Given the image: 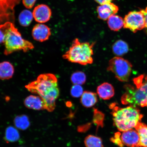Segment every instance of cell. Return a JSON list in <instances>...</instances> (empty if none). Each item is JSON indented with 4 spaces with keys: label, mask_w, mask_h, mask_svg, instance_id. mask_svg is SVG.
Wrapping results in <instances>:
<instances>
[{
    "label": "cell",
    "mask_w": 147,
    "mask_h": 147,
    "mask_svg": "<svg viewBox=\"0 0 147 147\" xmlns=\"http://www.w3.org/2000/svg\"><path fill=\"white\" fill-rule=\"evenodd\" d=\"M121 139L123 145L129 147H140L139 136L135 129L123 132Z\"/></svg>",
    "instance_id": "9c48e42d"
},
{
    "label": "cell",
    "mask_w": 147,
    "mask_h": 147,
    "mask_svg": "<svg viewBox=\"0 0 147 147\" xmlns=\"http://www.w3.org/2000/svg\"><path fill=\"white\" fill-rule=\"evenodd\" d=\"M141 11L142 12L143 16H144L145 27L147 28V7L146 8V10H141Z\"/></svg>",
    "instance_id": "83f0119b"
},
{
    "label": "cell",
    "mask_w": 147,
    "mask_h": 147,
    "mask_svg": "<svg viewBox=\"0 0 147 147\" xmlns=\"http://www.w3.org/2000/svg\"><path fill=\"white\" fill-rule=\"evenodd\" d=\"M31 93L38 94L43 101L44 110L53 112L56 107V100L59 95L58 80L52 74L40 75L37 80L25 86Z\"/></svg>",
    "instance_id": "6da1fadb"
},
{
    "label": "cell",
    "mask_w": 147,
    "mask_h": 147,
    "mask_svg": "<svg viewBox=\"0 0 147 147\" xmlns=\"http://www.w3.org/2000/svg\"><path fill=\"white\" fill-rule=\"evenodd\" d=\"M18 130L12 126H9L5 130L4 139L7 143L16 142L20 139Z\"/></svg>",
    "instance_id": "ffe728a7"
},
{
    "label": "cell",
    "mask_w": 147,
    "mask_h": 147,
    "mask_svg": "<svg viewBox=\"0 0 147 147\" xmlns=\"http://www.w3.org/2000/svg\"><path fill=\"white\" fill-rule=\"evenodd\" d=\"M140 137V147H147V125L140 122L135 127Z\"/></svg>",
    "instance_id": "ac0fdd59"
},
{
    "label": "cell",
    "mask_w": 147,
    "mask_h": 147,
    "mask_svg": "<svg viewBox=\"0 0 147 147\" xmlns=\"http://www.w3.org/2000/svg\"><path fill=\"white\" fill-rule=\"evenodd\" d=\"M14 71L13 65L10 62L4 61L0 63V79L8 80L11 78Z\"/></svg>",
    "instance_id": "2e32d148"
},
{
    "label": "cell",
    "mask_w": 147,
    "mask_h": 147,
    "mask_svg": "<svg viewBox=\"0 0 147 147\" xmlns=\"http://www.w3.org/2000/svg\"><path fill=\"white\" fill-rule=\"evenodd\" d=\"M94 1L100 5L111 2L112 0H94Z\"/></svg>",
    "instance_id": "f1b7e54d"
},
{
    "label": "cell",
    "mask_w": 147,
    "mask_h": 147,
    "mask_svg": "<svg viewBox=\"0 0 147 147\" xmlns=\"http://www.w3.org/2000/svg\"><path fill=\"white\" fill-rule=\"evenodd\" d=\"M112 50L114 54L117 56H122L128 53L129 47L126 42L122 40H119L113 44Z\"/></svg>",
    "instance_id": "d6986e66"
},
{
    "label": "cell",
    "mask_w": 147,
    "mask_h": 147,
    "mask_svg": "<svg viewBox=\"0 0 147 147\" xmlns=\"http://www.w3.org/2000/svg\"><path fill=\"white\" fill-rule=\"evenodd\" d=\"M113 111L114 124L121 131H125L135 128L138 123L141 122L143 115L137 108L129 106L120 108L115 104L110 106Z\"/></svg>",
    "instance_id": "3957f363"
},
{
    "label": "cell",
    "mask_w": 147,
    "mask_h": 147,
    "mask_svg": "<svg viewBox=\"0 0 147 147\" xmlns=\"http://www.w3.org/2000/svg\"><path fill=\"white\" fill-rule=\"evenodd\" d=\"M132 67L128 61L115 57L109 61L107 70L113 73L115 78L119 81L127 82L131 74Z\"/></svg>",
    "instance_id": "8992f818"
},
{
    "label": "cell",
    "mask_w": 147,
    "mask_h": 147,
    "mask_svg": "<svg viewBox=\"0 0 147 147\" xmlns=\"http://www.w3.org/2000/svg\"><path fill=\"white\" fill-rule=\"evenodd\" d=\"M95 43L81 42L78 38L74 40L69 50L64 54L63 58L72 63L86 65L93 62V48Z\"/></svg>",
    "instance_id": "277c9868"
},
{
    "label": "cell",
    "mask_w": 147,
    "mask_h": 147,
    "mask_svg": "<svg viewBox=\"0 0 147 147\" xmlns=\"http://www.w3.org/2000/svg\"><path fill=\"white\" fill-rule=\"evenodd\" d=\"M71 80L74 84L81 85L85 83L86 76L85 73L81 71H77L71 75Z\"/></svg>",
    "instance_id": "cb8c5ba5"
},
{
    "label": "cell",
    "mask_w": 147,
    "mask_h": 147,
    "mask_svg": "<svg viewBox=\"0 0 147 147\" xmlns=\"http://www.w3.org/2000/svg\"><path fill=\"white\" fill-rule=\"evenodd\" d=\"M20 0H0V23L9 20L14 14V8Z\"/></svg>",
    "instance_id": "ba28073f"
},
{
    "label": "cell",
    "mask_w": 147,
    "mask_h": 147,
    "mask_svg": "<svg viewBox=\"0 0 147 147\" xmlns=\"http://www.w3.org/2000/svg\"><path fill=\"white\" fill-rule=\"evenodd\" d=\"M24 104L28 109L36 110H44V103L39 96L31 95L25 98Z\"/></svg>",
    "instance_id": "5bb4252c"
},
{
    "label": "cell",
    "mask_w": 147,
    "mask_h": 147,
    "mask_svg": "<svg viewBox=\"0 0 147 147\" xmlns=\"http://www.w3.org/2000/svg\"><path fill=\"white\" fill-rule=\"evenodd\" d=\"M124 27L129 29L134 33L146 27L142 12L141 11H133L129 12L124 19Z\"/></svg>",
    "instance_id": "52a82bcc"
},
{
    "label": "cell",
    "mask_w": 147,
    "mask_h": 147,
    "mask_svg": "<svg viewBox=\"0 0 147 147\" xmlns=\"http://www.w3.org/2000/svg\"><path fill=\"white\" fill-rule=\"evenodd\" d=\"M32 34L34 40L43 42L49 39L51 33L50 29L47 26L37 24L33 28Z\"/></svg>",
    "instance_id": "7c38bea8"
},
{
    "label": "cell",
    "mask_w": 147,
    "mask_h": 147,
    "mask_svg": "<svg viewBox=\"0 0 147 147\" xmlns=\"http://www.w3.org/2000/svg\"><path fill=\"white\" fill-rule=\"evenodd\" d=\"M4 43V53L5 55L20 51L26 52L34 48V46L31 42L22 37L21 34L13 23L5 34Z\"/></svg>",
    "instance_id": "5b68a950"
},
{
    "label": "cell",
    "mask_w": 147,
    "mask_h": 147,
    "mask_svg": "<svg viewBox=\"0 0 147 147\" xmlns=\"http://www.w3.org/2000/svg\"><path fill=\"white\" fill-rule=\"evenodd\" d=\"M97 92L99 97L104 100H109L114 96L115 91L113 85L108 82H104L98 86Z\"/></svg>",
    "instance_id": "4fadbf2b"
},
{
    "label": "cell",
    "mask_w": 147,
    "mask_h": 147,
    "mask_svg": "<svg viewBox=\"0 0 147 147\" xmlns=\"http://www.w3.org/2000/svg\"><path fill=\"white\" fill-rule=\"evenodd\" d=\"M119 10L118 6L112 2L100 5L97 8L98 18L104 21L107 20L110 16L117 13Z\"/></svg>",
    "instance_id": "30bf717a"
},
{
    "label": "cell",
    "mask_w": 147,
    "mask_h": 147,
    "mask_svg": "<svg viewBox=\"0 0 147 147\" xmlns=\"http://www.w3.org/2000/svg\"><path fill=\"white\" fill-rule=\"evenodd\" d=\"M83 92V89L81 85L74 84L71 88V96L75 98H78L81 96Z\"/></svg>",
    "instance_id": "484cf974"
},
{
    "label": "cell",
    "mask_w": 147,
    "mask_h": 147,
    "mask_svg": "<svg viewBox=\"0 0 147 147\" xmlns=\"http://www.w3.org/2000/svg\"><path fill=\"white\" fill-rule=\"evenodd\" d=\"M12 24L10 22H7L0 25V44L4 43L5 34Z\"/></svg>",
    "instance_id": "d4e9b609"
},
{
    "label": "cell",
    "mask_w": 147,
    "mask_h": 147,
    "mask_svg": "<svg viewBox=\"0 0 147 147\" xmlns=\"http://www.w3.org/2000/svg\"><path fill=\"white\" fill-rule=\"evenodd\" d=\"M107 21L108 27L111 30L117 32L124 27V19L116 15L110 16Z\"/></svg>",
    "instance_id": "e0dca14e"
},
{
    "label": "cell",
    "mask_w": 147,
    "mask_h": 147,
    "mask_svg": "<svg viewBox=\"0 0 147 147\" xmlns=\"http://www.w3.org/2000/svg\"><path fill=\"white\" fill-rule=\"evenodd\" d=\"M33 15L30 11L25 10L20 13L18 20L20 24L24 27H27L32 22Z\"/></svg>",
    "instance_id": "7402d4cb"
},
{
    "label": "cell",
    "mask_w": 147,
    "mask_h": 147,
    "mask_svg": "<svg viewBox=\"0 0 147 147\" xmlns=\"http://www.w3.org/2000/svg\"><path fill=\"white\" fill-rule=\"evenodd\" d=\"M146 32L147 33V28H146Z\"/></svg>",
    "instance_id": "f546056e"
},
{
    "label": "cell",
    "mask_w": 147,
    "mask_h": 147,
    "mask_svg": "<svg viewBox=\"0 0 147 147\" xmlns=\"http://www.w3.org/2000/svg\"><path fill=\"white\" fill-rule=\"evenodd\" d=\"M98 101L97 94L88 91L84 92L81 96L80 102L82 105L86 108L91 107Z\"/></svg>",
    "instance_id": "9a60e30c"
},
{
    "label": "cell",
    "mask_w": 147,
    "mask_h": 147,
    "mask_svg": "<svg viewBox=\"0 0 147 147\" xmlns=\"http://www.w3.org/2000/svg\"><path fill=\"white\" fill-rule=\"evenodd\" d=\"M51 11L47 5L41 4L37 5L33 11V16L35 21L38 23H43L47 22L50 20Z\"/></svg>",
    "instance_id": "8fae6325"
},
{
    "label": "cell",
    "mask_w": 147,
    "mask_h": 147,
    "mask_svg": "<svg viewBox=\"0 0 147 147\" xmlns=\"http://www.w3.org/2000/svg\"><path fill=\"white\" fill-rule=\"evenodd\" d=\"M14 123L16 127L19 129L24 130L30 126L29 117L26 115H18L14 119Z\"/></svg>",
    "instance_id": "44dd1931"
},
{
    "label": "cell",
    "mask_w": 147,
    "mask_h": 147,
    "mask_svg": "<svg viewBox=\"0 0 147 147\" xmlns=\"http://www.w3.org/2000/svg\"><path fill=\"white\" fill-rule=\"evenodd\" d=\"M84 143L86 147H104L101 138L92 135L86 137Z\"/></svg>",
    "instance_id": "603a6c76"
},
{
    "label": "cell",
    "mask_w": 147,
    "mask_h": 147,
    "mask_svg": "<svg viewBox=\"0 0 147 147\" xmlns=\"http://www.w3.org/2000/svg\"><path fill=\"white\" fill-rule=\"evenodd\" d=\"M135 86L126 84L125 92L121 97L122 104L137 107H147V75H142L134 78Z\"/></svg>",
    "instance_id": "7a4b0ae2"
},
{
    "label": "cell",
    "mask_w": 147,
    "mask_h": 147,
    "mask_svg": "<svg viewBox=\"0 0 147 147\" xmlns=\"http://www.w3.org/2000/svg\"><path fill=\"white\" fill-rule=\"evenodd\" d=\"M36 0H23V4L26 8H32Z\"/></svg>",
    "instance_id": "4316f807"
}]
</instances>
